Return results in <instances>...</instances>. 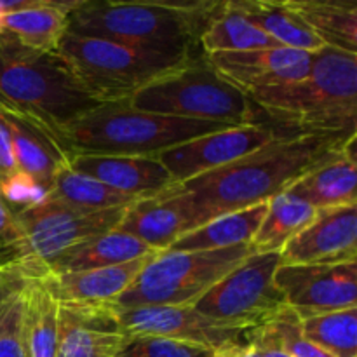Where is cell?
<instances>
[{"label": "cell", "instance_id": "cell-1", "mask_svg": "<svg viewBox=\"0 0 357 357\" xmlns=\"http://www.w3.org/2000/svg\"><path fill=\"white\" fill-rule=\"evenodd\" d=\"M356 143V132L279 136L232 164L178 183L195 229L218 216L268 202Z\"/></svg>", "mask_w": 357, "mask_h": 357}, {"label": "cell", "instance_id": "cell-2", "mask_svg": "<svg viewBox=\"0 0 357 357\" xmlns=\"http://www.w3.org/2000/svg\"><path fill=\"white\" fill-rule=\"evenodd\" d=\"M271 126L289 135L357 132V54L324 45L312 52L305 79L250 94Z\"/></svg>", "mask_w": 357, "mask_h": 357}, {"label": "cell", "instance_id": "cell-3", "mask_svg": "<svg viewBox=\"0 0 357 357\" xmlns=\"http://www.w3.org/2000/svg\"><path fill=\"white\" fill-rule=\"evenodd\" d=\"M220 2L79 0L68 31L155 51H194Z\"/></svg>", "mask_w": 357, "mask_h": 357}, {"label": "cell", "instance_id": "cell-4", "mask_svg": "<svg viewBox=\"0 0 357 357\" xmlns=\"http://www.w3.org/2000/svg\"><path fill=\"white\" fill-rule=\"evenodd\" d=\"M227 128L230 126L136 110L124 100L100 103L56 131L70 155L157 157L173 146Z\"/></svg>", "mask_w": 357, "mask_h": 357}, {"label": "cell", "instance_id": "cell-5", "mask_svg": "<svg viewBox=\"0 0 357 357\" xmlns=\"http://www.w3.org/2000/svg\"><path fill=\"white\" fill-rule=\"evenodd\" d=\"M56 54L98 103L128 100L143 86L181 68L194 58L188 51H155L70 31Z\"/></svg>", "mask_w": 357, "mask_h": 357}, {"label": "cell", "instance_id": "cell-6", "mask_svg": "<svg viewBox=\"0 0 357 357\" xmlns=\"http://www.w3.org/2000/svg\"><path fill=\"white\" fill-rule=\"evenodd\" d=\"M126 101L136 110L230 128L260 122L250 96L227 82L206 56L192 58L181 68L143 86Z\"/></svg>", "mask_w": 357, "mask_h": 357}, {"label": "cell", "instance_id": "cell-7", "mask_svg": "<svg viewBox=\"0 0 357 357\" xmlns=\"http://www.w3.org/2000/svg\"><path fill=\"white\" fill-rule=\"evenodd\" d=\"M0 98L56 129L100 105L56 52L30 51L6 37H0Z\"/></svg>", "mask_w": 357, "mask_h": 357}, {"label": "cell", "instance_id": "cell-8", "mask_svg": "<svg viewBox=\"0 0 357 357\" xmlns=\"http://www.w3.org/2000/svg\"><path fill=\"white\" fill-rule=\"evenodd\" d=\"M251 253H255L251 244L192 253L160 251L145 265L132 284L108 305L114 309L142 305L192 307Z\"/></svg>", "mask_w": 357, "mask_h": 357}, {"label": "cell", "instance_id": "cell-9", "mask_svg": "<svg viewBox=\"0 0 357 357\" xmlns=\"http://www.w3.org/2000/svg\"><path fill=\"white\" fill-rule=\"evenodd\" d=\"M279 265V253H251L192 307L223 326L246 331L264 326L286 307L274 281Z\"/></svg>", "mask_w": 357, "mask_h": 357}, {"label": "cell", "instance_id": "cell-10", "mask_svg": "<svg viewBox=\"0 0 357 357\" xmlns=\"http://www.w3.org/2000/svg\"><path fill=\"white\" fill-rule=\"evenodd\" d=\"M126 209L87 211L47 197L42 204L14 211L21 243L13 258L45 265L58 255L117 229Z\"/></svg>", "mask_w": 357, "mask_h": 357}, {"label": "cell", "instance_id": "cell-11", "mask_svg": "<svg viewBox=\"0 0 357 357\" xmlns=\"http://www.w3.org/2000/svg\"><path fill=\"white\" fill-rule=\"evenodd\" d=\"M279 136L288 135L278 131L267 122L234 126L181 143L157 157L176 183H185L243 159L248 153L278 139Z\"/></svg>", "mask_w": 357, "mask_h": 357}, {"label": "cell", "instance_id": "cell-12", "mask_svg": "<svg viewBox=\"0 0 357 357\" xmlns=\"http://www.w3.org/2000/svg\"><path fill=\"white\" fill-rule=\"evenodd\" d=\"M274 281L300 319L357 307V261L279 265Z\"/></svg>", "mask_w": 357, "mask_h": 357}, {"label": "cell", "instance_id": "cell-13", "mask_svg": "<svg viewBox=\"0 0 357 357\" xmlns=\"http://www.w3.org/2000/svg\"><path fill=\"white\" fill-rule=\"evenodd\" d=\"M115 312L126 335L169 338L185 344L202 345L211 351L246 342V330L215 323L199 314L194 307L142 305L132 309H115Z\"/></svg>", "mask_w": 357, "mask_h": 357}, {"label": "cell", "instance_id": "cell-14", "mask_svg": "<svg viewBox=\"0 0 357 357\" xmlns=\"http://www.w3.org/2000/svg\"><path fill=\"white\" fill-rule=\"evenodd\" d=\"M213 68L248 96L305 79L312 54L289 47H265L206 56Z\"/></svg>", "mask_w": 357, "mask_h": 357}, {"label": "cell", "instance_id": "cell-15", "mask_svg": "<svg viewBox=\"0 0 357 357\" xmlns=\"http://www.w3.org/2000/svg\"><path fill=\"white\" fill-rule=\"evenodd\" d=\"M0 114L9 128L14 162L17 171L33 178L38 185L51 190L52 181L68 167L70 152L63 145L56 128L31 112L21 110L0 98Z\"/></svg>", "mask_w": 357, "mask_h": 357}, {"label": "cell", "instance_id": "cell-16", "mask_svg": "<svg viewBox=\"0 0 357 357\" xmlns=\"http://www.w3.org/2000/svg\"><path fill=\"white\" fill-rule=\"evenodd\" d=\"M281 265H338L357 261V204L319 209L281 253Z\"/></svg>", "mask_w": 357, "mask_h": 357}, {"label": "cell", "instance_id": "cell-17", "mask_svg": "<svg viewBox=\"0 0 357 357\" xmlns=\"http://www.w3.org/2000/svg\"><path fill=\"white\" fill-rule=\"evenodd\" d=\"M126 337L108 303H59L56 357H115Z\"/></svg>", "mask_w": 357, "mask_h": 357}, {"label": "cell", "instance_id": "cell-18", "mask_svg": "<svg viewBox=\"0 0 357 357\" xmlns=\"http://www.w3.org/2000/svg\"><path fill=\"white\" fill-rule=\"evenodd\" d=\"M68 167L139 201L166 194L178 185L159 157L75 153Z\"/></svg>", "mask_w": 357, "mask_h": 357}, {"label": "cell", "instance_id": "cell-19", "mask_svg": "<svg viewBox=\"0 0 357 357\" xmlns=\"http://www.w3.org/2000/svg\"><path fill=\"white\" fill-rule=\"evenodd\" d=\"M195 229L194 216L176 187L162 195L143 199L126 209L119 232L136 237L155 251H166L183 234Z\"/></svg>", "mask_w": 357, "mask_h": 357}, {"label": "cell", "instance_id": "cell-20", "mask_svg": "<svg viewBox=\"0 0 357 357\" xmlns=\"http://www.w3.org/2000/svg\"><path fill=\"white\" fill-rule=\"evenodd\" d=\"M159 253L112 265V267L93 268L82 272L42 275L51 295L58 303H110L132 284L139 272Z\"/></svg>", "mask_w": 357, "mask_h": 357}, {"label": "cell", "instance_id": "cell-21", "mask_svg": "<svg viewBox=\"0 0 357 357\" xmlns=\"http://www.w3.org/2000/svg\"><path fill=\"white\" fill-rule=\"evenodd\" d=\"M77 6L79 2L28 0L24 7L3 16L0 37L30 51L52 54L68 31V16Z\"/></svg>", "mask_w": 357, "mask_h": 357}, {"label": "cell", "instance_id": "cell-22", "mask_svg": "<svg viewBox=\"0 0 357 357\" xmlns=\"http://www.w3.org/2000/svg\"><path fill=\"white\" fill-rule=\"evenodd\" d=\"M356 143L335 159L321 164L286 190L316 209L340 208L357 204Z\"/></svg>", "mask_w": 357, "mask_h": 357}, {"label": "cell", "instance_id": "cell-23", "mask_svg": "<svg viewBox=\"0 0 357 357\" xmlns=\"http://www.w3.org/2000/svg\"><path fill=\"white\" fill-rule=\"evenodd\" d=\"M153 253L160 251L152 250L136 237L114 229L58 255L44 267L49 274H66V272L93 271V268L128 264Z\"/></svg>", "mask_w": 357, "mask_h": 357}, {"label": "cell", "instance_id": "cell-24", "mask_svg": "<svg viewBox=\"0 0 357 357\" xmlns=\"http://www.w3.org/2000/svg\"><path fill=\"white\" fill-rule=\"evenodd\" d=\"M267 209L268 202H261V204L251 206V208L241 209V211L218 216V218L183 234L166 251L192 253V251H216L251 244L265 215H267Z\"/></svg>", "mask_w": 357, "mask_h": 357}, {"label": "cell", "instance_id": "cell-25", "mask_svg": "<svg viewBox=\"0 0 357 357\" xmlns=\"http://www.w3.org/2000/svg\"><path fill=\"white\" fill-rule=\"evenodd\" d=\"M328 47L357 54V3L345 0H286Z\"/></svg>", "mask_w": 357, "mask_h": 357}, {"label": "cell", "instance_id": "cell-26", "mask_svg": "<svg viewBox=\"0 0 357 357\" xmlns=\"http://www.w3.org/2000/svg\"><path fill=\"white\" fill-rule=\"evenodd\" d=\"M237 9L260 30H264L279 47L316 52L324 47L316 33L286 2L271 0H234Z\"/></svg>", "mask_w": 357, "mask_h": 357}, {"label": "cell", "instance_id": "cell-27", "mask_svg": "<svg viewBox=\"0 0 357 357\" xmlns=\"http://www.w3.org/2000/svg\"><path fill=\"white\" fill-rule=\"evenodd\" d=\"M199 45L204 51V56L278 47L264 30L237 9L234 0L220 2L218 9L199 38Z\"/></svg>", "mask_w": 357, "mask_h": 357}, {"label": "cell", "instance_id": "cell-28", "mask_svg": "<svg viewBox=\"0 0 357 357\" xmlns=\"http://www.w3.org/2000/svg\"><path fill=\"white\" fill-rule=\"evenodd\" d=\"M317 211L319 209L286 192L275 195L268 201L267 215L251 241V248L255 253H281L282 248L316 218Z\"/></svg>", "mask_w": 357, "mask_h": 357}, {"label": "cell", "instance_id": "cell-29", "mask_svg": "<svg viewBox=\"0 0 357 357\" xmlns=\"http://www.w3.org/2000/svg\"><path fill=\"white\" fill-rule=\"evenodd\" d=\"M24 338L30 357H56L58 354L59 303L40 278L24 288Z\"/></svg>", "mask_w": 357, "mask_h": 357}, {"label": "cell", "instance_id": "cell-30", "mask_svg": "<svg viewBox=\"0 0 357 357\" xmlns=\"http://www.w3.org/2000/svg\"><path fill=\"white\" fill-rule=\"evenodd\" d=\"M47 197L72 206V208L87 209V211L126 209L139 202V199L122 194L86 174L75 173L70 167L63 169L56 176Z\"/></svg>", "mask_w": 357, "mask_h": 357}, {"label": "cell", "instance_id": "cell-31", "mask_svg": "<svg viewBox=\"0 0 357 357\" xmlns=\"http://www.w3.org/2000/svg\"><path fill=\"white\" fill-rule=\"evenodd\" d=\"M302 335L333 357H357V307L302 319Z\"/></svg>", "mask_w": 357, "mask_h": 357}, {"label": "cell", "instance_id": "cell-32", "mask_svg": "<svg viewBox=\"0 0 357 357\" xmlns=\"http://www.w3.org/2000/svg\"><path fill=\"white\" fill-rule=\"evenodd\" d=\"M264 326L289 357H333L303 337L302 319L291 307L286 305Z\"/></svg>", "mask_w": 357, "mask_h": 357}, {"label": "cell", "instance_id": "cell-33", "mask_svg": "<svg viewBox=\"0 0 357 357\" xmlns=\"http://www.w3.org/2000/svg\"><path fill=\"white\" fill-rule=\"evenodd\" d=\"M211 349L160 337L128 335L115 357H206Z\"/></svg>", "mask_w": 357, "mask_h": 357}, {"label": "cell", "instance_id": "cell-34", "mask_svg": "<svg viewBox=\"0 0 357 357\" xmlns=\"http://www.w3.org/2000/svg\"><path fill=\"white\" fill-rule=\"evenodd\" d=\"M23 291L0 307V357H30L24 338Z\"/></svg>", "mask_w": 357, "mask_h": 357}, {"label": "cell", "instance_id": "cell-35", "mask_svg": "<svg viewBox=\"0 0 357 357\" xmlns=\"http://www.w3.org/2000/svg\"><path fill=\"white\" fill-rule=\"evenodd\" d=\"M0 197L7 206L21 209L33 208L47 199V190L23 171H14L0 181Z\"/></svg>", "mask_w": 357, "mask_h": 357}, {"label": "cell", "instance_id": "cell-36", "mask_svg": "<svg viewBox=\"0 0 357 357\" xmlns=\"http://www.w3.org/2000/svg\"><path fill=\"white\" fill-rule=\"evenodd\" d=\"M45 272L44 265L23 258L0 261V307Z\"/></svg>", "mask_w": 357, "mask_h": 357}, {"label": "cell", "instance_id": "cell-37", "mask_svg": "<svg viewBox=\"0 0 357 357\" xmlns=\"http://www.w3.org/2000/svg\"><path fill=\"white\" fill-rule=\"evenodd\" d=\"M21 243V230L13 209L0 197V251L16 250Z\"/></svg>", "mask_w": 357, "mask_h": 357}, {"label": "cell", "instance_id": "cell-38", "mask_svg": "<svg viewBox=\"0 0 357 357\" xmlns=\"http://www.w3.org/2000/svg\"><path fill=\"white\" fill-rule=\"evenodd\" d=\"M17 171L13 155V145H10V135L3 115L0 114V181Z\"/></svg>", "mask_w": 357, "mask_h": 357}, {"label": "cell", "instance_id": "cell-39", "mask_svg": "<svg viewBox=\"0 0 357 357\" xmlns=\"http://www.w3.org/2000/svg\"><path fill=\"white\" fill-rule=\"evenodd\" d=\"M239 345L243 344H236V345H227V347H220V349H215V351L209 352L206 357H234V352H236V349L239 347Z\"/></svg>", "mask_w": 357, "mask_h": 357}, {"label": "cell", "instance_id": "cell-40", "mask_svg": "<svg viewBox=\"0 0 357 357\" xmlns=\"http://www.w3.org/2000/svg\"><path fill=\"white\" fill-rule=\"evenodd\" d=\"M234 357H257V354H255L253 347H251L250 344H246V342H244L243 345H239V347L236 349V352H234Z\"/></svg>", "mask_w": 357, "mask_h": 357}, {"label": "cell", "instance_id": "cell-41", "mask_svg": "<svg viewBox=\"0 0 357 357\" xmlns=\"http://www.w3.org/2000/svg\"><path fill=\"white\" fill-rule=\"evenodd\" d=\"M3 16H6V10H3V7H2V0H0V31H2V21H3Z\"/></svg>", "mask_w": 357, "mask_h": 357}]
</instances>
